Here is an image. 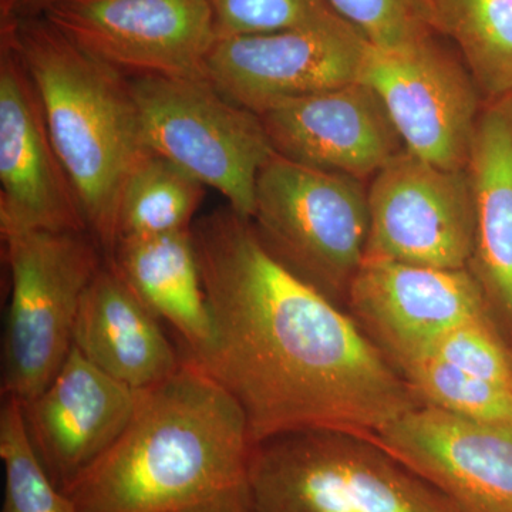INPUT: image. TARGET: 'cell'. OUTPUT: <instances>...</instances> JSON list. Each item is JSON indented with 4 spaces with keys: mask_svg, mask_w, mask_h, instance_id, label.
Listing matches in <instances>:
<instances>
[{
    "mask_svg": "<svg viewBox=\"0 0 512 512\" xmlns=\"http://www.w3.org/2000/svg\"><path fill=\"white\" fill-rule=\"evenodd\" d=\"M191 232L215 326L201 366L241 407L252 444L309 429L373 439L420 404L359 323L278 261L251 221L225 205Z\"/></svg>",
    "mask_w": 512,
    "mask_h": 512,
    "instance_id": "6da1fadb",
    "label": "cell"
},
{
    "mask_svg": "<svg viewBox=\"0 0 512 512\" xmlns=\"http://www.w3.org/2000/svg\"><path fill=\"white\" fill-rule=\"evenodd\" d=\"M252 446L234 397L184 355L140 390L119 440L64 494L77 512H249Z\"/></svg>",
    "mask_w": 512,
    "mask_h": 512,
    "instance_id": "7a4b0ae2",
    "label": "cell"
},
{
    "mask_svg": "<svg viewBox=\"0 0 512 512\" xmlns=\"http://www.w3.org/2000/svg\"><path fill=\"white\" fill-rule=\"evenodd\" d=\"M35 83L87 231L107 259L119 239L121 192L150 156L130 77L84 52L43 16L2 22Z\"/></svg>",
    "mask_w": 512,
    "mask_h": 512,
    "instance_id": "3957f363",
    "label": "cell"
},
{
    "mask_svg": "<svg viewBox=\"0 0 512 512\" xmlns=\"http://www.w3.org/2000/svg\"><path fill=\"white\" fill-rule=\"evenodd\" d=\"M249 512H458L372 437L288 431L254 444Z\"/></svg>",
    "mask_w": 512,
    "mask_h": 512,
    "instance_id": "277c9868",
    "label": "cell"
},
{
    "mask_svg": "<svg viewBox=\"0 0 512 512\" xmlns=\"http://www.w3.org/2000/svg\"><path fill=\"white\" fill-rule=\"evenodd\" d=\"M2 241L10 272L2 394L28 402L66 362L84 292L107 256L89 232H8Z\"/></svg>",
    "mask_w": 512,
    "mask_h": 512,
    "instance_id": "5b68a950",
    "label": "cell"
},
{
    "mask_svg": "<svg viewBox=\"0 0 512 512\" xmlns=\"http://www.w3.org/2000/svg\"><path fill=\"white\" fill-rule=\"evenodd\" d=\"M357 178L275 154L262 167L251 221L266 249L336 303L366 255L367 192Z\"/></svg>",
    "mask_w": 512,
    "mask_h": 512,
    "instance_id": "8992f818",
    "label": "cell"
},
{
    "mask_svg": "<svg viewBox=\"0 0 512 512\" xmlns=\"http://www.w3.org/2000/svg\"><path fill=\"white\" fill-rule=\"evenodd\" d=\"M148 150L224 195L245 220L254 214L262 167L276 151L261 117L207 77H130Z\"/></svg>",
    "mask_w": 512,
    "mask_h": 512,
    "instance_id": "52a82bcc",
    "label": "cell"
},
{
    "mask_svg": "<svg viewBox=\"0 0 512 512\" xmlns=\"http://www.w3.org/2000/svg\"><path fill=\"white\" fill-rule=\"evenodd\" d=\"M365 258L466 269L476 251V210L466 170H444L404 148L367 192Z\"/></svg>",
    "mask_w": 512,
    "mask_h": 512,
    "instance_id": "ba28073f",
    "label": "cell"
},
{
    "mask_svg": "<svg viewBox=\"0 0 512 512\" xmlns=\"http://www.w3.org/2000/svg\"><path fill=\"white\" fill-rule=\"evenodd\" d=\"M359 82L375 90L409 153L466 170L480 119V90L433 37L400 49L369 45Z\"/></svg>",
    "mask_w": 512,
    "mask_h": 512,
    "instance_id": "9c48e42d",
    "label": "cell"
},
{
    "mask_svg": "<svg viewBox=\"0 0 512 512\" xmlns=\"http://www.w3.org/2000/svg\"><path fill=\"white\" fill-rule=\"evenodd\" d=\"M42 16L128 77H205L218 40L207 0H60Z\"/></svg>",
    "mask_w": 512,
    "mask_h": 512,
    "instance_id": "30bf717a",
    "label": "cell"
},
{
    "mask_svg": "<svg viewBox=\"0 0 512 512\" xmlns=\"http://www.w3.org/2000/svg\"><path fill=\"white\" fill-rule=\"evenodd\" d=\"M370 43L338 15L306 28L218 39L205 77L238 106L276 104L359 82Z\"/></svg>",
    "mask_w": 512,
    "mask_h": 512,
    "instance_id": "8fae6325",
    "label": "cell"
},
{
    "mask_svg": "<svg viewBox=\"0 0 512 512\" xmlns=\"http://www.w3.org/2000/svg\"><path fill=\"white\" fill-rule=\"evenodd\" d=\"M89 232L57 156L35 83L8 37L0 46V232Z\"/></svg>",
    "mask_w": 512,
    "mask_h": 512,
    "instance_id": "7c38bea8",
    "label": "cell"
},
{
    "mask_svg": "<svg viewBox=\"0 0 512 512\" xmlns=\"http://www.w3.org/2000/svg\"><path fill=\"white\" fill-rule=\"evenodd\" d=\"M458 512H512V423L420 403L373 437Z\"/></svg>",
    "mask_w": 512,
    "mask_h": 512,
    "instance_id": "4fadbf2b",
    "label": "cell"
},
{
    "mask_svg": "<svg viewBox=\"0 0 512 512\" xmlns=\"http://www.w3.org/2000/svg\"><path fill=\"white\" fill-rule=\"evenodd\" d=\"M357 323L393 366L419 357L448 330L488 315L484 288L467 269L365 258L349 286Z\"/></svg>",
    "mask_w": 512,
    "mask_h": 512,
    "instance_id": "5bb4252c",
    "label": "cell"
},
{
    "mask_svg": "<svg viewBox=\"0 0 512 512\" xmlns=\"http://www.w3.org/2000/svg\"><path fill=\"white\" fill-rule=\"evenodd\" d=\"M138 394L73 346L55 379L20 402L37 456L63 493L119 440L136 412Z\"/></svg>",
    "mask_w": 512,
    "mask_h": 512,
    "instance_id": "9a60e30c",
    "label": "cell"
},
{
    "mask_svg": "<svg viewBox=\"0 0 512 512\" xmlns=\"http://www.w3.org/2000/svg\"><path fill=\"white\" fill-rule=\"evenodd\" d=\"M259 117L279 156L357 180L403 151L382 100L362 82L276 104Z\"/></svg>",
    "mask_w": 512,
    "mask_h": 512,
    "instance_id": "2e32d148",
    "label": "cell"
},
{
    "mask_svg": "<svg viewBox=\"0 0 512 512\" xmlns=\"http://www.w3.org/2000/svg\"><path fill=\"white\" fill-rule=\"evenodd\" d=\"M73 346L94 366L136 390L164 382L184 359L165 336L160 319L109 259L84 292Z\"/></svg>",
    "mask_w": 512,
    "mask_h": 512,
    "instance_id": "e0dca14e",
    "label": "cell"
},
{
    "mask_svg": "<svg viewBox=\"0 0 512 512\" xmlns=\"http://www.w3.org/2000/svg\"><path fill=\"white\" fill-rule=\"evenodd\" d=\"M109 261L147 308L173 326L184 355L205 362L215 326L191 229L121 238Z\"/></svg>",
    "mask_w": 512,
    "mask_h": 512,
    "instance_id": "ac0fdd59",
    "label": "cell"
},
{
    "mask_svg": "<svg viewBox=\"0 0 512 512\" xmlns=\"http://www.w3.org/2000/svg\"><path fill=\"white\" fill-rule=\"evenodd\" d=\"M467 173L476 210L477 276L512 320V96L481 111Z\"/></svg>",
    "mask_w": 512,
    "mask_h": 512,
    "instance_id": "d6986e66",
    "label": "cell"
},
{
    "mask_svg": "<svg viewBox=\"0 0 512 512\" xmlns=\"http://www.w3.org/2000/svg\"><path fill=\"white\" fill-rule=\"evenodd\" d=\"M434 30L460 49L478 90L491 101L512 96V0H427Z\"/></svg>",
    "mask_w": 512,
    "mask_h": 512,
    "instance_id": "ffe728a7",
    "label": "cell"
},
{
    "mask_svg": "<svg viewBox=\"0 0 512 512\" xmlns=\"http://www.w3.org/2000/svg\"><path fill=\"white\" fill-rule=\"evenodd\" d=\"M205 188L183 168L151 153L137 165L121 192L119 239L191 229Z\"/></svg>",
    "mask_w": 512,
    "mask_h": 512,
    "instance_id": "44dd1931",
    "label": "cell"
},
{
    "mask_svg": "<svg viewBox=\"0 0 512 512\" xmlns=\"http://www.w3.org/2000/svg\"><path fill=\"white\" fill-rule=\"evenodd\" d=\"M420 403L466 419L512 423V389L421 356L396 366Z\"/></svg>",
    "mask_w": 512,
    "mask_h": 512,
    "instance_id": "7402d4cb",
    "label": "cell"
},
{
    "mask_svg": "<svg viewBox=\"0 0 512 512\" xmlns=\"http://www.w3.org/2000/svg\"><path fill=\"white\" fill-rule=\"evenodd\" d=\"M0 458L5 468L2 512H77L37 456L26 430L22 403L3 397Z\"/></svg>",
    "mask_w": 512,
    "mask_h": 512,
    "instance_id": "603a6c76",
    "label": "cell"
},
{
    "mask_svg": "<svg viewBox=\"0 0 512 512\" xmlns=\"http://www.w3.org/2000/svg\"><path fill=\"white\" fill-rule=\"evenodd\" d=\"M370 45L400 49L433 33L427 0H326Z\"/></svg>",
    "mask_w": 512,
    "mask_h": 512,
    "instance_id": "cb8c5ba5",
    "label": "cell"
},
{
    "mask_svg": "<svg viewBox=\"0 0 512 512\" xmlns=\"http://www.w3.org/2000/svg\"><path fill=\"white\" fill-rule=\"evenodd\" d=\"M218 39L306 28L336 15L326 0H207Z\"/></svg>",
    "mask_w": 512,
    "mask_h": 512,
    "instance_id": "d4e9b609",
    "label": "cell"
},
{
    "mask_svg": "<svg viewBox=\"0 0 512 512\" xmlns=\"http://www.w3.org/2000/svg\"><path fill=\"white\" fill-rule=\"evenodd\" d=\"M421 356L436 357L470 375L512 389V357L488 315L466 320L448 330Z\"/></svg>",
    "mask_w": 512,
    "mask_h": 512,
    "instance_id": "484cf974",
    "label": "cell"
},
{
    "mask_svg": "<svg viewBox=\"0 0 512 512\" xmlns=\"http://www.w3.org/2000/svg\"><path fill=\"white\" fill-rule=\"evenodd\" d=\"M60 0H20L13 18H33L42 16L47 9L52 8Z\"/></svg>",
    "mask_w": 512,
    "mask_h": 512,
    "instance_id": "4316f807",
    "label": "cell"
},
{
    "mask_svg": "<svg viewBox=\"0 0 512 512\" xmlns=\"http://www.w3.org/2000/svg\"><path fill=\"white\" fill-rule=\"evenodd\" d=\"M20 0H0V19L2 22L12 19L18 9Z\"/></svg>",
    "mask_w": 512,
    "mask_h": 512,
    "instance_id": "83f0119b",
    "label": "cell"
}]
</instances>
